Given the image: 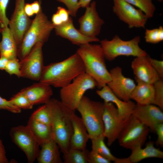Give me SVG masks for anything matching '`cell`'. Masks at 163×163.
Returning a JSON list of instances; mask_svg holds the SVG:
<instances>
[{
    "label": "cell",
    "instance_id": "cell-25",
    "mask_svg": "<svg viewBox=\"0 0 163 163\" xmlns=\"http://www.w3.org/2000/svg\"><path fill=\"white\" fill-rule=\"evenodd\" d=\"M155 143L150 141L148 142L145 147L136 148L131 150L130 155L128 157L130 163H136L145 159L150 158H163V152L155 147Z\"/></svg>",
    "mask_w": 163,
    "mask_h": 163
},
{
    "label": "cell",
    "instance_id": "cell-6",
    "mask_svg": "<svg viewBox=\"0 0 163 163\" xmlns=\"http://www.w3.org/2000/svg\"><path fill=\"white\" fill-rule=\"evenodd\" d=\"M140 40L139 36L129 40H124L116 35L111 40L105 39L101 40L100 43L105 59L110 61L120 56L135 57L147 56L146 52L139 46Z\"/></svg>",
    "mask_w": 163,
    "mask_h": 163
},
{
    "label": "cell",
    "instance_id": "cell-38",
    "mask_svg": "<svg viewBox=\"0 0 163 163\" xmlns=\"http://www.w3.org/2000/svg\"><path fill=\"white\" fill-rule=\"evenodd\" d=\"M89 163H110L111 161L97 152L92 151L88 155Z\"/></svg>",
    "mask_w": 163,
    "mask_h": 163
},
{
    "label": "cell",
    "instance_id": "cell-20",
    "mask_svg": "<svg viewBox=\"0 0 163 163\" xmlns=\"http://www.w3.org/2000/svg\"><path fill=\"white\" fill-rule=\"evenodd\" d=\"M34 105L47 103L53 94L51 86L39 82L21 91Z\"/></svg>",
    "mask_w": 163,
    "mask_h": 163
},
{
    "label": "cell",
    "instance_id": "cell-29",
    "mask_svg": "<svg viewBox=\"0 0 163 163\" xmlns=\"http://www.w3.org/2000/svg\"><path fill=\"white\" fill-rule=\"evenodd\" d=\"M133 6L141 10L148 18H152L155 11L152 0H124Z\"/></svg>",
    "mask_w": 163,
    "mask_h": 163
},
{
    "label": "cell",
    "instance_id": "cell-45",
    "mask_svg": "<svg viewBox=\"0 0 163 163\" xmlns=\"http://www.w3.org/2000/svg\"><path fill=\"white\" fill-rule=\"evenodd\" d=\"M24 10L25 13L29 17L33 16L34 14L33 11L31 4L25 3L24 6Z\"/></svg>",
    "mask_w": 163,
    "mask_h": 163
},
{
    "label": "cell",
    "instance_id": "cell-34",
    "mask_svg": "<svg viewBox=\"0 0 163 163\" xmlns=\"http://www.w3.org/2000/svg\"><path fill=\"white\" fill-rule=\"evenodd\" d=\"M4 70L10 75H14L21 77L20 61L17 58L8 60Z\"/></svg>",
    "mask_w": 163,
    "mask_h": 163
},
{
    "label": "cell",
    "instance_id": "cell-5",
    "mask_svg": "<svg viewBox=\"0 0 163 163\" xmlns=\"http://www.w3.org/2000/svg\"><path fill=\"white\" fill-rule=\"evenodd\" d=\"M104 106V102L92 100L84 95L76 109L81 115L90 139L103 135Z\"/></svg>",
    "mask_w": 163,
    "mask_h": 163
},
{
    "label": "cell",
    "instance_id": "cell-40",
    "mask_svg": "<svg viewBox=\"0 0 163 163\" xmlns=\"http://www.w3.org/2000/svg\"><path fill=\"white\" fill-rule=\"evenodd\" d=\"M155 132L158 136L156 143L157 145H159L161 147L163 146V123L157 124L155 128Z\"/></svg>",
    "mask_w": 163,
    "mask_h": 163
},
{
    "label": "cell",
    "instance_id": "cell-26",
    "mask_svg": "<svg viewBox=\"0 0 163 163\" xmlns=\"http://www.w3.org/2000/svg\"><path fill=\"white\" fill-rule=\"evenodd\" d=\"M26 126L40 145L43 142L53 139L50 126L37 121L30 117Z\"/></svg>",
    "mask_w": 163,
    "mask_h": 163
},
{
    "label": "cell",
    "instance_id": "cell-37",
    "mask_svg": "<svg viewBox=\"0 0 163 163\" xmlns=\"http://www.w3.org/2000/svg\"><path fill=\"white\" fill-rule=\"evenodd\" d=\"M0 110H6L14 113H20L21 111V109L13 105L10 100H7L0 96Z\"/></svg>",
    "mask_w": 163,
    "mask_h": 163
},
{
    "label": "cell",
    "instance_id": "cell-31",
    "mask_svg": "<svg viewBox=\"0 0 163 163\" xmlns=\"http://www.w3.org/2000/svg\"><path fill=\"white\" fill-rule=\"evenodd\" d=\"M14 106L22 109H30L34 105L21 91L14 95L9 100Z\"/></svg>",
    "mask_w": 163,
    "mask_h": 163
},
{
    "label": "cell",
    "instance_id": "cell-16",
    "mask_svg": "<svg viewBox=\"0 0 163 163\" xmlns=\"http://www.w3.org/2000/svg\"><path fill=\"white\" fill-rule=\"evenodd\" d=\"M158 107L152 104H136L133 115L154 132L156 126L163 123V113Z\"/></svg>",
    "mask_w": 163,
    "mask_h": 163
},
{
    "label": "cell",
    "instance_id": "cell-32",
    "mask_svg": "<svg viewBox=\"0 0 163 163\" xmlns=\"http://www.w3.org/2000/svg\"><path fill=\"white\" fill-rule=\"evenodd\" d=\"M145 39L148 43L155 44L163 40V27L160 26L158 28L152 29H146Z\"/></svg>",
    "mask_w": 163,
    "mask_h": 163
},
{
    "label": "cell",
    "instance_id": "cell-2",
    "mask_svg": "<svg viewBox=\"0 0 163 163\" xmlns=\"http://www.w3.org/2000/svg\"><path fill=\"white\" fill-rule=\"evenodd\" d=\"M50 112L53 139L64 153L70 148L73 129L71 117L75 110L69 108L61 101L51 99L46 104Z\"/></svg>",
    "mask_w": 163,
    "mask_h": 163
},
{
    "label": "cell",
    "instance_id": "cell-21",
    "mask_svg": "<svg viewBox=\"0 0 163 163\" xmlns=\"http://www.w3.org/2000/svg\"><path fill=\"white\" fill-rule=\"evenodd\" d=\"M73 132L71 136L70 148L83 150L86 149L89 137L81 117L75 113L71 116Z\"/></svg>",
    "mask_w": 163,
    "mask_h": 163
},
{
    "label": "cell",
    "instance_id": "cell-1",
    "mask_svg": "<svg viewBox=\"0 0 163 163\" xmlns=\"http://www.w3.org/2000/svg\"><path fill=\"white\" fill-rule=\"evenodd\" d=\"M85 72L84 64L76 52L66 59L44 66L39 82L62 88Z\"/></svg>",
    "mask_w": 163,
    "mask_h": 163
},
{
    "label": "cell",
    "instance_id": "cell-14",
    "mask_svg": "<svg viewBox=\"0 0 163 163\" xmlns=\"http://www.w3.org/2000/svg\"><path fill=\"white\" fill-rule=\"evenodd\" d=\"M111 80L107 85L119 98L125 101L130 100L131 94L136 84L132 79L123 74L122 69L119 66L109 71Z\"/></svg>",
    "mask_w": 163,
    "mask_h": 163
},
{
    "label": "cell",
    "instance_id": "cell-10",
    "mask_svg": "<svg viewBox=\"0 0 163 163\" xmlns=\"http://www.w3.org/2000/svg\"><path fill=\"white\" fill-rule=\"evenodd\" d=\"M44 43L38 42L28 55L20 60L21 77L39 81L44 66L42 47Z\"/></svg>",
    "mask_w": 163,
    "mask_h": 163
},
{
    "label": "cell",
    "instance_id": "cell-42",
    "mask_svg": "<svg viewBox=\"0 0 163 163\" xmlns=\"http://www.w3.org/2000/svg\"><path fill=\"white\" fill-rule=\"evenodd\" d=\"M6 152L2 142L0 138V163H8Z\"/></svg>",
    "mask_w": 163,
    "mask_h": 163
},
{
    "label": "cell",
    "instance_id": "cell-46",
    "mask_svg": "<svg viewBox=\"0 0 163 163\" xmlns=\"http://www.w3.org/2000/svg\"><path fill=\"white\" fill-rule=\"evenodd\" d=\"M92 0H79L78 5L80 8H86L90 5Z\"/></svg>",
    "mask_w": 163,
    "mask_h": 163
},
{
    "label": "cell",
    "instance_id": "cell-22",
    "mask_svg": "<svg viewBox=\"0 0 163 163\" xmlns=\"http://www.w3.org/2000/svg\"><path fill=\"white\" fill-rule=\"evenodd\" d=\"M37 158L39 163H62L59 147L56 142L51 139L46 141L40 145Z\"/></svg>",
    "mask_w": 163,
    "mask_h": 163
},
{
    "label": "cell",
    "instance_id": "cell-17",
    "mask_svg": "<svg viewBox=\"0 0 163 163\" xmlns=\"http://www.w3.org/2000/svg\"><path fill=\"white\" fill-rule=\"evenodd\" d=\"M147 56L135 57L131 63V67L136 81L153 84L160 79Z\"/></svg>",
    "mask_w": 163,
    "mask_h": 163
},
{
    "label": "cell",
    "instance_id": "cell-12",
    "mask_svg": "<svg viewBox=\"0 0 163 163\" xmlns=\"http://www.w3.org/2000/svg\"><path fill=\"white\" fill-rule=\"evenodd\" d=\"M104 102V106L102 115L104 126L103 135L107 139V145L110 146L117 140L126 121L121 118L116 107L113 103Z\"/></svg>",
    "mask_w": 163,
    "mask_h": 163
},
{
    "label": "cell",
    "instance_id": "cell-24",
    "mask_svg": "<svg viewBox=\"0 0 163 163\" xmlns=\"http://www.w3.org/2000/svg\"><path fill=\"white\" fill-rule=\"evenodd\" d=\"M2 40L0 42V57L8 60L17 58L18 47L8 26L2 28Z\"/></svg>",
    "mask_w": 163,
    "mask_h": 163
},
{
    "label": "cell",
    "instance_id": "cell-30",
    "mask_svg": "<svg viewBox=\"0 0 163 163\" xmlns=\"http://www.w3.org/2000/svg\"><path fill=\"white\" fill-rule=\"evenodd\" d=\"M30 117L37 121L51 126L50 114L46 104L35 110Z\"/></svg>",
    "mask_w": 163,
    "mask_h": 163
},
{
    "label": "cell",
    "instance_id": "cell-44",
    "mask_svg": "<svg viewBox=\"0 0 163 163\" xmlns=\"http://www.w3.org/2000/svg\"><path fill=\"white\" fill-rule=\"evenodd\" d=\"M51 21L54 26H59L63 23L59 15L56 12L52 15Z\"/></svg>",
    "mask_w": 163,
    "mask_h": 163
},
{
    "label": "cell",
    "instance_id": "cell-7",
    "mask_svg": "<svg viewBox=\"0 0 163 163\" xmlns=\"http://www.w3.org/2000/svg\"><path fill=\"white\" fill-rule=\"evenodd\" d=\"M95 81L84 73L75 78L70 83L61 88V101L70 109L75 110L85 92L97 87Z\"/></svg>",
    "mask_w": 163,
    "mask_h": 163
},
{
    "label": "cell",
    "instance_id": "cell-48",
    "mask_svg": "<svg viewBox=\"0 0 163 163\" xmlns=\"http://www.w3.org/2000/svg\"><path fill=\"white\" fill-rule=\"evenodd\" d=\"M2 28V25L1 23H0V33H1V32Z\"/></svg>",
    "mask_w": 163,
    "mask_h": 163
},
{
    "label": "cell",
    "instance_id": "cell-27",
    "mask_svg": "<svg viewBox=\"0 0 163 163\" xmlns=\"http://www.w3.org/2000/svg\"><path fill=\"white\" fill-rule=\"evenodd\" d=\"M103 135L91 139L92 150L99 154L110 161L115 163H128L127 158H118L114 156L105 143Z\"/></svg>",
    "mask_w": 163,
    "mask_h": 163
},
{
    "label": "cell",
    "instance_id": "cell-11",
    "mask_svg": "<svg viewBox=\"0 0 163 163\" xmlns=\"http://www.w3.org/2000/svg\"><path fill=\"white\" fill-rule=\"evenodd\" d=\"M113 11L129 28H144L148 19L140 9L124 0H113Z\"/></svg>",
    "mask_w": 163,
    "mask_h": 163
},
{
    "label": "cell",
    "instance_id": "cell-35",
    "mask_svg": "<svg viewBox=\"0 0 163 163\" xmlns=\"http://www.w3.org/2000/svg\"><path fill=\"white\" fill-rule=\"evenodd\" d=\"M64 4L66 7L70 15L75 17L80 8L78 5L79 0H56Z\"/></svg>",
    "mask_w": 163,
    "mask_h": 163
},
{
    "label": "cell",
    "instance_id": "cell-19",
    "mask_svg": "<svg viewBox=\"0 0 163 163\" xmlns=\"http://www.w3.org/2000/svg\"><path fill=\"white\" fill-rule=\"evenodd\" d=\"M56 34L70 41L74 44L80 46L92 42L100 41L97 37L86 36L75 27L72 18L61 25L54 26Z\"/></svg>",
    "mask_w": 163,
    "mask_h": 163
},
{
    "label": "cell",
    "instance_id": "cell-4",
    "mask_svg": "<svg viewBox=\"0 0 163 163\" xmlns=\"http://www.w3.org/2000/svg\"><path fill=\"white\" fill-rule=\"evenodd\" d=\"M54 26L42 9L36 14L25 34L22 43L18 47L17 57L22 60L29 53L37 43L46 42Z\"/></svg>",
    "mask_w": 163,
    "mask_h": 163
},
{
    "label": "cell",
    "instance_id": "cell-36",
    "mask_svg": "<svg viewBox=\"0 0 163 163\" xmlns=\"http://www.w3.org/2000/svg\"><path fill=\"white\" fill-rule=\"evenodd\" d=\"M9 0H0V23L2 28L8 26L9 20L6 14L7 7Z\"/></svg>",
    "mask_w": 163,
    "mask_h": 163
},
{
    "label": "cell",
    "instance_id": "cell-23",
    "mask_svg": "<svg viewBox=\"0 0 163 163\" xmlns=\"http://www.w3.org/2000/svg\"><path fill=\"white\" fill-rule=\"evenodd\" d=\"M132 91L130 99L135 101L136 104L144 105L152 104L154 97L153 84L139 81Z\"/></svg>",
    "mask_w": 163,
    "mask_h": 163
},
{
    "label": "cell",
    "instance_id": "cell-15",
    "mask_svg": "<svg viewBox=\"0 0 163 163\" xmlns=\"http://www.w3.org/2000/svg\"><path fill=\"white\" fill-rule=\"evenodd\" d=\"M85 8L84 14L78 20V30L86 36L97 37L104 23V20L100 17L97 11L95 1L92 2Z\"/></svg>",
    "mask_w": 163,
    "mask_h": 163
},
{
    "label": "cell",
    "instance_id": "cell-3",
    "mask_svg": "<svg viewBox=\"0 0 163 163\" xmlns=\"http://www.w3.org/2000/svg\"><path fill=\"white\" fill-rule=\"evenodd\" d=\"M76 52L84 64L85 72L95 81L97 87L100 89L107 85L111 77L100 44L88 43L79 46Z\"/></svg>",
    "mask_w": 163,
    "mask_h": 163
},
{
    "label": "cell",
    "instance_id": "cell-49",
    "mask_svg": "<svg viewBox=\"0 0 163 163\" xmlns=\"http://www.w3.org/2000/svg\"><path fill=\"white\" fill-rule=\"evenodd\" d=\"M160 2H161L163 1V0H157Z\"/></svg>",
    "mask_w": 163,
    "mask_h": 163
},
{
    "label": "cell",
    "instance_id": "cell-41",
    "mask_svg": "<svg viewBox=\"0 0 163 163\" xmlns=\"http://www.w3.org/2000/svg\"><path fill=\"white\" fill-rule=\"evenodd\" d=\"M59 15L63 23L68 21L70 17V14L67 10L65 8L59 6L57 8L56 12Z\"/></svg>",
    "mask_w": 163,
    "mask_h": 163
},
{
    "label": "cell",
    "instance_id": "cell-13",
    "mask_svg": "<svg viewBox=\"0 0 163 163\" xmlns=\"http://www.w3.org/2000/svg\"><path fill=\"white\" fill-rule=\"evenodd\" d=\"M25 1L15 0L14 10L9 20L8 25L18 48L21 44L32 21L25 12Z\"/></svg>",
    "mask_w": 163,
    "mask_h": 163
},
{
    "label": "cell",
    "instance_id": "cell-9",
    "mask_svg": "<svg viewBox=\"0 0 163 163\" xmlns=\"http://www.w3.org/2000/svg\"><path fill=\"white\" fill-rule=\"evenodd\" d=\"M10 134L13 142L25 153L28 162L33 163L37 157L40 145L27 126L13 127Z\"/></svg>",
    "mask_w": 163,
    "mask_h": 163
},
{
    "label": "cell",
    "instance_id": "cell-33",
    "mask_svg": "<svg viewBox=\"0 0 163 163\" xmlns=\"http://www.w3.org/2000/svg\"><path fill=\"white\" fill-rule=\"evenodd\" d=\"M154 97L152 104L163 110V80L160 79L153 84Z\"/></svg>",
    "mask_w": 163,
    "mask_h": 163
},
{
    "label": "cell",
    "instance_id": "cell-47",
    "mask_svg": "<svg viewBox=\"0 0 163 163\" xmlns=\"http://www.w3.org/2000/svg\"><path fill=\"white\" fill-rule=\"evenodd\" d=\"M8 59L3 57L0 58V69L3 70L4 69L5 64Z\"/></svg>",
    "mask_w": 163,
    "mask_h": 163
},
{
    "label": "cell",
    "instance_id": "cell-18",
    "mask_svg": "<svg viewBox=\"0 0 163 163\" xmlns=\"http://www.w3.org/2000/svg\"><path fill=\"white\" fill-rule=\"evenodd\" d=\"M97 94L104 102H110L115 105L121 118L127 120L133 114L136 104L130 100L123 101L117 97L106 85L96 91Z\"/></svg>",
    "mask_w": 163,
    "mask_h": 163
},
{
    "label": "cell",
    "instance_id": "cell-28",
    "mask_svg": "<svg viewBox=\"0 0 163 163\" xmlns=\"http://www.w3.org/2000/svg\"><path fill=\"white\" fill-rule=\"evenodd\" d=\"M89 151L70 148L63 153L64 163H89L88 155Z\"/></svg>",
    "mask_w": 163,
    "mask_h": 163
},
{
    "label": "cell",
    "instance_id": "cell-8",
    "mask_svg": "<svg viewBox=\"0 0 163 163\" xmlns=\"http://www.w3.org/2000/svg\"><path fill=\"white\" fill-rule=\"evenodd\" d=\"M149 131V128L133 114L125 122L117 140L120 146L131 150L142 147Z\"/></svg>",
    "mask_w": 163,
    "mask_h": 163
},
{
    "label": "cell",
    "instance_id": "cell-43",
    "mask_svg": "<svg viewBox=\"0 0 163 163\" xmlns=\"http://www.w3.org/2000/svg\"><path fill=\"white\" fill-rule=\"evenodd\" d=\"M31 5L34 14H37L42 9L40 0L34 1L31 3Z\"/></svg>",
    "mask_w": 163,
    "mask_h": 163
},
{
    "label": "cell",
    "instance_id": "cell-39",
    "mask_svg": "<svg viewBox=\"0 0 163 163\" xmlns=\"http://www.w3.org/2000/svg\"><path fill=\"white\" fill-rule=\"evenodd\" d=\"M147 58L152 66L159 75L160 78L163 80V61L154 59L148 56Z\"/></svg>",
    "mask_w": 163,
    "mask_h": 163
}]
</instances>
